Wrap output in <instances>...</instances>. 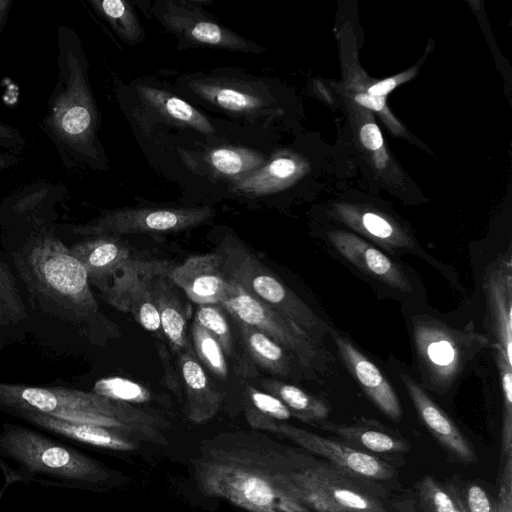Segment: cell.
<instances>
[{
	"label": "cell",
	"instance_id": "cell-1",
	"mask_svg": "<svg viewBox=\"0 0 512 512\" xmlns=\"http://www.w3.org/2000/svg\"><path fill=\"white\" fill-rule=\"evenodd\" d=\"M56 35L58 78L40 126L67 169L80 164L97 168L105 160L86 54L78 34L69 26H58Z\"/></svg>",
	"mask_w": 512,
	"mask_h": 512
},
{
	"label": "cell",
	"instance_id": "cell-2",
	"mask_svg": "<svg viewBox=\"0 0 512 512\" xmlns=\"http://www.w3.org/2000/svg\"><path fill=\"white\" fill-rule=\"evenodd\" d=\"M203 492L248 512H313L289 489L269 452L243 444L208 450L197 461Z\"/></svg>",
	"mask_w": 512,
	"mask_h": 512
},
{
	"label": "cell",
	"instance_id": "cell-3",
	"mask_svg": "<svg viewBox=\"0 0 512 512\" xmlns=\"http://www.w3.org/2000/svg\"><path fill=\"white\" fill-rule=\"evenodd\" d=\"M12 258L29 294L47 312L72 322L98 313L84 267L40 221Z\"/></svg>",
	"mask_w": 512,
	"mask_h": 512
},
{
	"label": "cell",
	"instance_id": "cell-4",
	"mask_svg": "<svg viewBox=\"0 0 512 512\" xmlns=\"http://www.w3.org/2000/svg\"><path fill=\"white\" fill-rule=\"evenodd\" d=\"M0 468L5 482L43 487L98 490L113 483V473L87 454L18 424L0 429Z\"/></svg>",
	"mask_w": 512,
	"mask_h": 512
},
{
	"label": "cell",
	"instance_id": "cell-5",
	"mask_svg": "<svg viewBox=\"0 0 512 512\" xmlns=\"http://www.w3.org/2000/svg\"><path fill=\"white\" fill-rule=\"evenodd\" d=\"M0 409L13 415L35 412L69 422L98 425L152 441L163 421L131 404L66 387H35L0 382Z\"/></svg>",
	"mask_w": 512,
	"mask_h": 512
},
{
	"label": "cell",
	"instance_id": "cell-6",
	"mask_svg": "<svg viewBox=\"0 0 512 512\" xmlns=\"http://www.w3.org/2000/svg\"><path fill=\"white\" fill-rule=\"evenodd\" d=\"M215 253L229 279L253 297L271 307L304 330L321 344L329 327L320 317L272 271L266 267L235 235L227 234Z\"/></svg>",
	"mask_w": 512,
	"mask_h": 512
},
{
	"label": "cell",
	"instance_id": "cell-7",
	"mask_svg": "<svg viewBox=\"0 0 512 512\" xmlns=\"http://www.w3.org/2000/svg\"><path fill=\"white\" fill-rule=\"evenodd\" d=\"M411 338L416 362L426 388L444 393L488 339L473 329H458L429 315L411 318Z\"/></svg>",
	"mask_w": 512,
	"mask_h": 512
},
{
	"label": "cell",
	"instance_id": "cell-8",
	"mask_svg": "<svg viewBox=\"0 0 512 512\" xmlns=\"http://www.w3.org/2000/svg\"><path fill=\"white\" fill-rule=\"evenodd\" d=\"M227 314L253 326L288 351L299 366L309 372L328 370L330 355L295 323L265 305L236 282L229 279L225 297L220 302Z\"/></svg>",
	"mask_w": 512,
	"mask_h": 512
},
{
	"label": "cell",
	"instance_id": "cell-9",
	"mask_svg": "<svg viewBox=\"0 0 512 512\" xmlns=\"http://www.w3.org/2000/svg\"><path fill=\"white\" fill-rule=\"evenodd\" d=\"M289 489L313 512H388L366 485L325 463L282 465Z\"/></svg>",
	"mask_w": 512,
	"mask_h": 512
},
{
	"label": "cell",
	"instance_id": "cell-10",
	"mask_svg": "<svg viewBox=\"0 0 512 512\" xmlns=\"http://www.w3.org/2000/svg\"><path fill=\"white\" fill-rule=\"evenodd\" d=\"M245 416L252 427L286 437L298 446L328 460L330 465L366 485L391 479L395 475V470L389 463L344 441L324 437L272 419L252 414H245Z\"/></svg>",
	"mask_w": 512,
	"mask_h": 512
},
{
	"label": "cell",
	"instance_id": "cell-11",
	"mask_svg": "<svg viewBox=\"0 0 512 512\" xmlns=\"http://www.w3.org/2000/svg\"><path fill=\"white\" fill-rule=\"evenodd\" d=\"M214 216L211 207L124 208L103 212L90 222L72 228L81 236H122L135 233H167L197 227Z\"/></svg>",
	"mask_w": 512,
	"mask_h": 512
},
{
	"label": "cell",
	"instance_id": "cell-12",
	"mask_svg": "<svg viewBox=\"0 0 512 512\" xmlns=\"http://www.w3.org/2000/svg\"><path fill=\"white\" fill-rule=\"evenodd\" d=\"M155 15L179 38L190 43L207 45L234 52H262L264 49L215 21L194 2L160 1Z\"/></svg>",
	"mask_w": 512,
	"mask_h": 512
},
{
	"label": "cell",
	"instance_id": "cell-13",
	"mask_svg": "<svg viewBox=\"0 0 512 512\" xmlns=\"http://www.w3.org/2000/svg\"><path fill=\"white\" fill-rule=\"evenodd\" d=\"M186 84L187 89L201 100L236 116L256 119L272 112L273 98L260 81L197 76L186 80Z\"/></svg>",
	"mask_w": 512,
	"mask_h": 512
},
{
	"label": "cell",
	"instance_id": "cell-14",
	"mask_svg": "<svg viewBox=\"0 0 512 512\" xmlns=\"http://www.w3.org/2000/svg\"><path fill=\"white\" fill-rule=\"evenodd\" d=\"M483 290L494 340L492 347L501 350L512 365V265L509 255L489 265Z\"/></svg>",
	"mask_w": 512,
	"mask_h": 512
},
{
	"label": "cell",
	"instance_id": "cell-15",
	"mask_svg": "<svg viewBox=\"0 0 512 512\" xmlns=\"http://www.w3.org/2000/svg\"><path fill=\"white\" fill-rule=\"evenodd\" d=\"M328 239L335 250L367 276L402 292L412 290L399 264L363 238L343 230L330 231Z\"/></svg>",
	"mask_w": 512,
	"mask_h": 512
},
{
	"label": "cell",
	"instance_id": "cell-16",
	"mask_svg": "<svg viewBox=\"0 0 512 512\" xmlns=\"http://www.w3.org/2000/svg\"><path fill=\"white\" fill-rule=\"evenodd\" d=\"M170 277L184 295L197 305L220 304L229 285L221 258L215 252L187 258L172 267Z\"/></svg>",
	"mask_w": 512,
	"mask_h": 512
},
{
	"label": "cell",
	"instance_id": "cell-17",
	"mask_svg": "<svg viewBox=\"0 0 512 512\" xmlns=\"http://www.w3.org/2000/svg\"><path fill=\"white\" fill-rule=\"evenodd\" d=\"M328 333L350 374L362 387L374 405L387 417L398 421L402 417L401 403L392 385L379 368L352 342L329 327Z\"/></svg>",
	"mask_w": 512,
	"mask_h": 512
},
{
	"label": "cell",
	"instance_id": "cell-18",
	"mask_svg": "<svg viewBox=\"0 0 512 512\" xmlns=\"http://www.w3.org/2000/svg\"><path fill=\"white\" fill-rule=\"evenodd\" d=\"M400 377L419 417L437 441L455 459L464 463L475 462L474 449L456 424L411 376L401 373Z\"/></svg>",
	"mask_w": 512,
	"mask_h": 512
},
{
	"label": "cell",
	"instance_id": "cell-19",
	"mask_svg": "<svg viewBox=\"0 0 512 512\" xmlns=\"http://www.w3.org/2000/svg\"><path fill=\"white\" fill-rule=\"evenodd\" d=\"M172 263L156 272L150 280L152 296L157 307L163 335L171 349L179 354L190 347L187 331V310L182 292L170 277Z\"/></svg>",
	"mask_w": 512,
	"mask_h": 512
},
{
	"label": "cell",
	"instance_id": "cell-20",
	"mask_svg": "<svg viewBox=\"0 0 512 512\" xmlns=\"http://www.w3.org/2000/svg\"><path fill=\"white\" fill-rule=\"evenodd\" d=\"M70 250L84 267L90 285L100 291L113 273L132 257L128 245L120 237L111 235L89 237Z\"/></svg>",
	"mask_w": 512,
	"mask_h": 512
},
{
	"label": "cell",
	"instance_id": "cell-21",
	"mask_svg": "<svg viewBox=\"0 0 512 512\" xmlns=\"http://www.w3.org/2000/svg\"><path fill=\"white\" fill-rule=\"evenodd\" d=\"M15 416L44 431L89 446L114 451H132L137 448L128 435L110 428L69 422L35 412H22Z\"/></svg>",
	"mask_w": 512,
	"mask_h": 512
},
{
	"label": "cell",
	"instance_id": "cell-22",
	"mask_svg": "<svg viewBox=\"0 0 512 512\" xmlns=\"http://www.w3.org/2000/svg\"><path fill=\"white\" fill-rule=\"evenodd\" d=\"M178 366L187 417L195 423L211 419L221 406L222 395L208 378L191 347L178 354Z\"/></svg>",
	"mask_w": 512,
	"mask_h": 512
},
{
	"label": "cell",
	"instance_id": "cell-23",
	"mask_svg": "<svg viewBox=\"0 0 512 512\" xmlns=\"http://www.w3.org/2000/svg\"><path fill=\"white\" fill-rule=\"evenodd\" d=\"M338 218L351 229L369 238L389 253L415 251V242L397 223L387 217L358 208L339 205L336 207Z\"/></svg>",
	"mask_w": 512,
	"mask_h": 512
},
{
	"label": "cell",
	"instance_id": "cell-24",
	"mask_svg": "<svg viewBox=\"0 0 512 512\" xmlns=\"http://www.w3.org/2000/svg\"><path fill=\"white\" fill-rule=\"evenodd\" d=\"M305 170L297 156L278 153L256 170L232 181V191L250 196H263L278 192L291 185Z\"/></svg>",
	"mask_w": 512,
	"mask_h": 512
},
{
	"label": "cell",
	"instance_id": "cell-25",
	"mask_svg": "<svg viewBox=\"0 0 512 512\" xmlns=\"http://www.w3.org/2000/svg\"><path fill=\"white\" fill-rule=\"evenodd\" d=\"M195 171L218 179L235 181L262 166L265 157L252 149L218 146L200 153L196 159L184 157Z\"/></svg>",
	"mask_w": 512,
	"mask_h": 512
},
{
	"label": "cell",
	"instance_id": "cell-26",
	"mask_svg": "<svg viewBox=\"0 0 512 512\" xmlns=\"http://www.w3.org/2000/svg\"><path fill=\"white\" fill-rule=\"evenodd\" d=\"M136 91L143 104L166 122L210 135L215 128L208 118L182 98L149 85L138 84Z\"/></svg>",
	"mask_w": 512,
	"mask_h": 512
},
{
	"label": "cell",
	"instance_id": "cell-27",
	"mask_svg": "<svg viewBox=\"0 0 512 512\" xmlns=\"http://www.w3.org/2000/svg\"><path fill=\"white\" fill-rule=\"evenodd\" d=\"M231 319L244 348L260 367L276 376L294 377V363L297 361L288 351L253 326Z\"/></svg>",
	"mask_w": 512,
	"mask_h": 512
},
{
	"label": "cell",
	"instance_id": "cell-28",
	"mask_svg": "<svg viewBox=\"0 0 512 512\" xmlns=\"http://www.w3.org/2000/svg\"><path fill=\"white\" fill-rule=\"evenodd\" d=\"M323 430L338 436L345 443L367 453L392 454L402 453L409 449L407 442L392 434L375 422L372 424L355 423L351 425L323 422L318 425Z\"/></svg>",
	"mask_w": 512,
	"mask_h": 512
},
{
	"label": "cell",
	"instance_id": "cell-29",
	"mask_svg": "<svg viewBox=\"0 0 512 512\" xmlns=\"http://www.w3.org/2000/svg\"><path fill=\"white\" fill-rule=\"evenodd\" d=\"M65 194L66 189L62 185L49 182L33 183L6 198L0 205V215L39 221L41 209L55 205Z\"/></svg>",
	"mask_w": 512,
	"mask_h": 512
},
{
	"label": "cell",
	"instance_id": "cell-30",
	"mask_svg": "<svg viewBox=\"0 0 512 512\" xmlns=\"http://www.w3.org/2000/svg\"><path fill=\"white\" fill-rule=\"evenodd\" d=\"M261 385L266 392L280 399L292 416L302 422L320 425L330 414V407L324 400L293 384L266 378L261 381Z\"/></svg>",
	"mask_w": 512,
	"mask_h": 512
},
{
	"label": "cell",
	"instance_id": "cell-31",
	"mask_svg": "<svg viewBox=\"0 0 512 512\" xmlns=\"http://www.w3.org/2000/svg\"><path fill=\"white\" fill-rule=\"evenodd\" d=\"M168 263L169 261L165 260H143L131 257L113 273L100 292L107 303L126 312L128 298L139 281Z\"/></svg>",
	"mask_w": 512,
	"mask_h": 512
},
{
	"label": "cell",
	"instance_id": "cell-32",
	"mask_svg": "<svg viewBox=\"0 0 512 512\" xmlns=\"http://www.w3.org/2000/svg\"><path fill=\"white\" fill-rule=\"evenodd\" d=\"M88 2L123 41L129 44L142 41L144 30L133 7L127 1L89 0Z\"/></svg>",
	"mask_w": 512,
	"mask_h": 512
},
{
	"label": "cell",
	"instance_id": "cell-33",
	"mask_svg": "<svg viewBox=\"0 0 512 512\" xmlns=\"http://www.w3.org/2000/svg\"><path fill=\"white\" fill-rule=\"evenodd\" d=\"M351 119L354 121L356 135L360 146L368 155V159L373 165L383 172L389 162V157L384 147V141L379 127L373 120L369 111L357 106L355 103L347 100Z\"/></svg>",
	"mask_w": 512,
	"mask_h": 512
},
{
	"label": "cell",
	"instance_id": "cell-34",
	"mask_svg": "<svg viewBox=\"0 0 512 512\" xmlns=\"http://www.w3.org/2000/svg\"><path fill=\"white\" fill-rule=\"evenodd\" d=\"M171 262L144 276L132 290L126 305V312H131L135 320L147 331L154 334L158 340H165L160 316L155 305L151 288V277L158 271L169 266Z\"/></svg>",
	"mask_w": 512,
	"mask_h": 512
},
{
	"label": "cell",
	"instance_id": "cell-35",
	"mask_svg": "<svg viewBox=\"0 0 512 512\" xmlns=\"http://www.w3.org/2000/svg\"><path fill=\"white\" fill-rule=\"evenodd\" d=\"M191 341L196 357L215 377L226 379L229 374L226 355L216 338L195 321L191 325Z\"/></svg>",
	"mask_w": 512,
	"mask_h": 512
},
{
	"label": "cell",
	"instance_id": "cell-36",
	"mask_svg": "<svg viewBox=\"0 0 512 512\" xmlns=\"http://www.w3.org/2000/svg\"><path fill=\"white\" fill-rule=\"evenodd\" d=\"M26 316L16 279L7 264L0 259V327L16 324Z\"/></svg>",
	"mask_w": 512,
	"mask_h": 512
},
{
	"label": "cell",
	"instance_id": "cell-37",
	"mask_svg": "<svg viewBox=\"0 0 512 512\" xmlns=\"http://www.w3.org/2000/svg\"><path fill=\"white\" fill-rule=\"evenodd\" d=\"M194 321L220 343L226 356H234V342L227 313L220 304L198 305Z\"/></svg>",
	"mask_w": 512,
	"mask_h": 512
},
{
	"label": "cell",
	"instance_id": "cell-38",
	"mask_svg": "<svg viewBox=\"0 0 512 512\" xmlns=\"http://www.w3.org/2000/svg\"><path fill=\"white\" fill-rule=\"evenodd\" d=\"M92 392L131 405L151 400V393L147 388L133 380L119 376L99 379L95 382Z\"/></svg>",
	"mask_w": 512,
	"mask_h": 512
},
{
	"label": "cell",
	"instance_id": "cell-39",
	"mask_svg": "<svg viewBox=\"0 0 512 512\" xmlns=\"http://www.w3.org/2000/svg\"><path fill=\"white\" fill-rule=\"evenodd\" d=\"M493 355L500 375L503 417H502V454L506 458L512 454V365L503 352L493 348Z\"/></svg>",
	"mask_w": 512,
	"mask_h": 512
},
{
	"label": "cell",
	"instance_id": "cell-40",
	"mask_svg": "<svg viewBox=\"0 0 512 512\" xmlns=\"http://www.w3.org/2000/svg\"><path fill=\"white\" fill-rule=\"evenodd\" d=\"M420 505L423 512H453L456 490L443 487L431 476L423 477L417 484Z\"/></svg>",
	"mask_w": 512,
	"mask_h": 512
},
{
	"label": "cell",
	"instance_id": "cell-41",
	"mask_svg": "<svg viewBox=\"0 0 512 512\" xmlns=\"http://www.w3.org/2000/svg\"><path fill=\"white\" fill-rule=\"evenodd\" d=\"M246 395L248 401L245 413L272 419L277 422L288 420L292 417L291 412L285 404L268 392L247 386Z\"/></svg>",
	"mask_w": 512,
	"mask_h": 512
},
{
	"label": "cell",
	"instance_id": "cell-42",
	"mask_svg": "<svg viewBox=\"0 0 512 512\" xmlns=\"http://www.w3.org/2000/svg\"><path fill=\"white\" fill-rule=\"evenodd\" d=\"M460 498L466 512H499L497 503L479 484H468Z\"/></svg>",
	"mask_w": 512,
	"mask_h": 512
},
{
	"label": "cell",
	"instance_id": "cell-43",
	"mask_svg": "<svg viewBox=\"0 0 512 512\" xmlns=\"http://www.w3.org/2000/svg\"><path fill=\"white\" fill-rule=\"evenodd\" d=\"M413 74V70L406 71L402 74L374 82L367 86L358 85L347 80L346 88L347 91H361L372 96L386 97L395 87L407 81L413 76Z\"/></svg>",
	"mask_w": 512,
	"mask_h": 512
},
{
	"label": "cell",
	"instance_id": "cell-44",
	"mask_svg": "<svg viewBox=\"0 0 512 512\" xmlns=\"http://www.w3.org/2000/svg\"><path fill=\"white\" fill-rule=\"evenodd\" d=\"M512 459L508 457L505 459L504 471L500 482L499 500L497 502L499 512L512 511Z\"/></svg>",
	"mask_w": 512,
	"mask_h": 512
},
{
	"label": "cell",
	"instance_id": "cell-45",
	"mask_svg": "<svg viewBox=\"0 0 512 512\" xmlns=\"http://www.w3.org/2000/svg\"><path fill=\"white\" fill-rule=\"evenodd\" d=\"M25 145L26 140L17 128L0 121V147L18 154Z\"/></svg>",
	"mask_w": 512,
	"mask_h": 512
},
{
	"label": "cell",
	"instance_id": "cell-46",
	"mask_svg": "<svg viewBox=\"0 0 512 512\" xmlns=\"http://www.w3.org/2000/svg\"><path fill=\"white\" fill-rule=\"evenodd\" d=\"M20 161L18 154L13 152H0V171L9 169Z\"/></svg>",
	"mask_w": 512,
	"mask_h": 512
},
{
	"label": "cell",
	"instance_id": "cell-47",
	"mask_svg": "<svg viewBox=\"0 0 512 512\" xmlns=\"http://www.w3.org/2000/svg\"><path fill=\"white\" fill-rule=\"evenodd\" d=\"M12 3V0H0V33L6 25Z\"/></svg>",
	"mask_w": 512,
	"mask_h": 512
},
{
	"label": "cell",
	"instance_id": "cell-48",
	"mask_svg": "<svg viewBox=\"0 0 512 512\" xmlns=\"http://www.w3.org/2000/svg\"><path fill=\"white\" fill-rule=\"evenodd\" d=\"M453 512H466L463 503L460 498V494L456 491L455 494V509Z\"/></svg>",
	"mask_w": 512,
	"mask_h": 512
},
{
	"label": "cell",
	"instance_id": "cell-49",
	"mask_svg": "<svg viewBox=\"0 0 512 512\" xmlns=\"http://www.w3.org/2000/svg\"><path fill=\"white\" fill-rule=\"evenodd\" d=\"M7 486H9V485H8L7 483H5V485H4V487H3V489H2V491H1V493H0V499H1V496H2V494H3L4 490H5V488H6Z\"/></svg>",
	"mask_w": 512,
	"mask_h": 512
}]
</instances>
